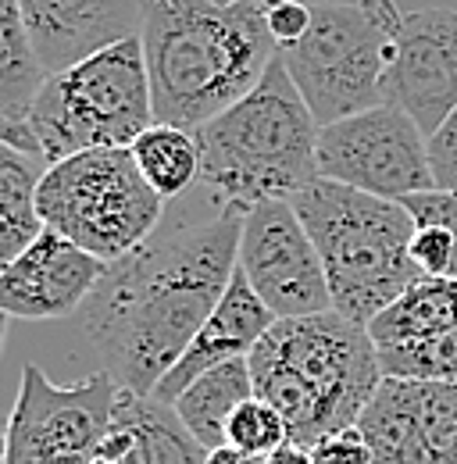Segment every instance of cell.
<instances>
[{
    "mask_svg": "<svg viewBox=\"0 0 457 464\" xmlns=\"http://www.w3.org/2000/svg\"><path fill=\"white\" fill-rule=\"evenodd\" d=\"M243 215L219 208L208 222L161 226L108 265L79 311V329L122 390L151 397L215 314L239 268Z\"/></svg>",
    "mask_w": 457,
    "mask_h": 464,
    "instance_id": "1",
    "label": "cell"
},
{
    "mask_svg": "<svg viewBox=\"0 0 457 464\" xmlns=\"http://www.w3.org/2000/svg\"><path fill=\"white\" fill-rule=\"evenodd\" d=\"M276 0H147L143 54L154 118L197 132L243 101L279 58L268 29Z\"/></svg>",
    "mask_w": 457,
    "mask_h": 464,
    "instance_id": "2",
    "label": "cell"
},
{
    "mask_svg": "<svg viewBox=\"0 0 457 464\" xmlns=\"http://www.w3.org/2000/svg\"><path fill=\"white\" fill-rule=\"evenodd\" d=\"M254 390L286 418L289 443L315 447L354 429L383 386L372 333L340 311L279 318L250 350Z\"/></svg>",
    "mask_w": 457,
    "mask_h": 464,
    "instance_id": "3",
    "label": "cell"
},
{
    "mask_svg": "<svg viewBox=\"0 0 457 464\" xmlns=\"http://www.w3.org/2000/svg\"><path fill=\"white\" fill-rule=\"evenodd\" d=\"M318 118L276 58L243 101L197 129L200 182L222 208L239 211L293 200L318 179Z\"/></svg>",
    "mask_w": 457,
    "mask_h": 464,
    "instance_id": "4",
    "label": "cell"
},
{
    "mask_svg": "<svg viewBox=\"0 0 457 464\" xmlns=\"http://www.w3.org/2000/svg\"><path fill=\"white\" fill-rule=\"evenodd\" d=\"M289 204L322 254L333 311L343 318L368 329L400 293L422 279L411 257L418 226L400 200H383L318 175Z\"/></svg>",
    "mask_w": 457,
    "mask_h": 464,
    "instance_id": "5",
    "label": "cell"
},
{
    "mask_svg": "<svg viewBox=\"0 0 457 464\" xmlns=\"http://www.w3.org/2000/svg\"><path fill=\"white\" fill-rule=\"evenodd\" d=\"M311 7L315 22L307 36L283 47L279 58L318 125L386 104L404 25L397 0H322Z\"/></svg>",
    "mask_w": 457,
    "mask_h": 464,
    "instance_id": "6",
    "label": "cell"
},
{
    "mask_svg": "<svg viewBox=\"0 0 457 464\" xmlns=\"http://www.w3.org/2000/svg\"><path fill=\"white\" fill-rule=\"evenodd\" d=\"M154 118V90L143 40L132 36L93 58L57 72L25 115L47 169L97 147H132Z\"/></svg>",
    "mask_w": 457,
    "mask_h": 464,
    "instance_id": "7",
    "label": "cell"
},
{
    "mask_svg": "<svg viewBox=\"0 0 457 464\" xmlns=\"http://www.w3.org/2000/svg\"><path fill=\"white\" fill-rule=\"evenodd\" d=\"M40 218L112 265L161 229L165 197L143 179L129 147H97L44 172Z\"/></svg>",
    "mask_w": 457,
    "mask_h": 464,
    "instance_id": "8",
    "label": "cell"
},
{
    "mask_svg": "<svg viewBox=\"0 0 457 464\" xmlns=\"http://www.w3.org/2000/svg\"><path fill=\"white\" fill-rule=\"evenodd\" d=\"M118 390L108 368L57 386L40 364H25L7 418L4 464H90L112 429Z\"/></svg>",
    "mask_w": 457,
    "mask_h": 464,
    "instance_id": "9",
    "label": "cell"
},
{
    "mask_svg": "<svg viewBox=\"0 0 457 464\" xmlns=\"http://www.w3.org/2000/svg\"><path fill=\"white\" fill-rule=\"evenodd\" d=\"M315 158L322 179L383 200H407L414 193L436 189L429 169V136L394 104L322 125Z\"/></svg>",
    "mask_w": 457,
    "mask_h": 464,
    "instance_id": "10",
    "label": "cell"
},
{
    "mask_svg": "<svg viewBox=\"0 0 457 464\" xmlns=\"http://www.w3.org/2000/svg\"><path fill=\"white\" fill-rule=\"evenodd\" d=\"M239 272L276 318L333 311L322 254L289 200H265L243 215Z\"/></svg>",
    "mask_w": 457,
    "mask_h": 464,
    "instance_id": "11",
    "label": "cell"
},
{
    "mask_svg": "<svg viewBox=\"0 0 457 464\" xmlns=\"http://www.w3.org/2000/svg\"><path fill=\"white\" fill-rule=\"evenodd\" d=\"M357 429L372 464H457V382L383 379Z\"/></svg>",
    "mask_w": 457,
    "mask_h": 464,
    "instance_id": "12",
    "label": "cell"
},
{
    "mask_svg": "<svg viewBox=\"0 0 457 464\" xmlns=\"http://www.w3.org/2000/svg\"><path fill=\"white\" fill-rule=\"evenodd\" d=\"M386 104L407 111L425 136L457 111V7L404 11Z\"/></svg>",
    "mask_w": 457,
    "mask_h": 464,
    "instance_id": "13",
    "label": "cell"
},
{
    "mask_svg": "<svg viewBox=\"0 0 457 464\" xmlns=\"http://www.w3.org/2000/svg\"><path fill=\"white\" fill-rule=\"evenodd\" d=\"M108 272V261L93 257L61 232L44 229L0 272V311L7 318H68L79 314Z\"/></svg>",
    "mask_w": 457,
    "mask_h": 464,
    "instance_id": "14",
    "label": "cell"
},
{
    "mask_svg": "<svg viewBox=\"0 0 457 464\" xmlns=\"http://www.w3.org/2000/svg\"><path fill=\"white\" fill-rule=\"evenodd\" d=\"M25 33L47 72H68L143 33L147 0H18Z\"/></svg>",
    "mask_w": 457,
    "mask_h": 464,
    "instance_id": "15",
    "label": "cell"
},
{
    "mask_svg": "<svg viewBox=\"0 0 457 464\" xmlns=\"http://www.w3.org/2000/svg\"><path fill=\"white\" fill-rule=\"evenodd\" d=\"M276 322L279 318L268 311V304L250 290L247 276L236 268L222 304L215 307V314L204 322V329L193 336V343L179 357V364L158 382V390L151 397L171 407L179 401V393L193 379H200L204 372H211V368H219L226 361H236V357H250V350L265 340V333Z\"/></svg>",
    "mask_w": 457,
    "mask_h": 464,
    "instance_id": "16",
    "label": "cell"
},
{
    "mask_svg": "<svg viewBox=\"0 0 457 464\" xmlns=\"http://www.w3.org/2000/svg\"><path fill=\"white\" fill-rule=\"evenodd\" d=\"M104 447H112L125 464L208 461V450L193 440V432L182 425L175 407L161 404L154 397H143V393H132V390H118Z\"/></svg>",
    "mask_w": 457,
    "mask_h": 464,
    "instance_id": "17",
    "label": "cell"
},
{
    "mask_svg": "<svg viewBox=\"0 0 457 464\" xmlns=\"http://www.w3.org/2000/svg\"><path fill=\"white\" fill-rule=\"evenodd\" d=\"M250 397H258L250 357H236V361L204 372L200 379H193L171 407L182 418V425L193 432V440L204 450H215V447H226L228 418Z\"/></svg>",
    "mask_w": 457,
    "mask_h": 464,
    "instance_id": "18",
    "label": "cell"
},
{
    "mask_svg": "<svg viewBox=\"0 0 457 464\" xmlns=\"http://www.w3.org/2000/svg\"><path fill=\"white\" fill-rule=\"evenodd\" d=\"M457 329V279L422 276L368 325L375 347L425 343Z\"/></svg>",
    "mask_w": 457,
    "mask_h": 464,
    "instance_id": "19",
    "label": "cell"
},
{
    "mask_svg": "<svg viewBox=\"0 0 457 464\" xmlns=\"http://www.w3.org/2000/svg\"><path fill=\"white\" fill-rule=\"evenodd\" d=\"M44 172H47L44 158L22 154L15 147H0V265H11L47 229L40 218Z\"/></svg>",
    "mask_w": 457,
    "mask_h": 464,
    "instance_id": "20",
    "label": "cell"
},
{
    "mask_svg": "<svg viewBox=\"0 0 457 464\" xmlns=\"http://www.w3.org/2000/svg\"><path fill=\"white\" fill-rule=\"evenodd\" d=\"M51 72L40 61L18 0H0V125H22Z\"/></svg>",
    "mask_w": 457,
    "mask_h": 464,
    "instance_id": "21",
    "label": "cell"
},
{
    "mask_svg": "<svg viewBox=\"0 0 457 464\" xmlns=\"http://www.w3.org/2000/svg\"><path fill=\"white\" fill-rule=\"evenodd\" d=\"M129 150H132L143 179L165 200L186 193L200 179V143H197V132H190V129L154 121L151 129H143L136 136V143Z\"/></svg>",
    "mask_w": 457,
    "mask_h": 464,
    "instance_id": "22",
    "label": "cell"
},
{
    "mask_svg": "<svg viewBox=\"0 0 457 464\" xmlns=\"http://www.w3.org/2000/svg\"><path fill=\"white\" fill-rule=\"evenodd\" d=\"M383 379H418V382H457V329L425 343L379 347Z\"/></svg>",
    "mask_w": 457,
    "mask_h": 464,
    "instance_id": "23",
    "label": "cell"
},
{
    "mask_svg": "<svg viewBox=\"0 0 457 464\" xmlns=\"http://www.w3.org/2000/svg\"><path fill=\"white\" fill-rule=\"evenodd\" d=\"M226 443L247 450V454L268 458V454H276L279 447L289 443V429H286V418L268 401L250 397L247 404L228 418Z\"/></svg>",
    "mask_w": 457,
    "mask_h": 464,
    "instance_id": "24",
    "label": "cell"
},
{
    "mask_svg": "<svg viewBox=\"0 0 457 464\" xmlns=\"http://www.w3.org/2000/svg\"><path fill=\"white\" fill-rule=\"evenodd\" d=\"M414 226H443L454 236V268H451V279H457V193L451 189H425V193H414L407 200H400Z\"/></svg>",
    "mask_w": 457,
    "mask_h": 464,
    "instance_id": "25",
    "label": "cell"
},
{
    "mask_svg": "<svg viewBox=\"0 0 457 464\" xmlns=\"http://www.w3.org/2000/svg\"><path fill=\"white\" fill-rule=\"evenodd\" d=\"M411 257L422 276H451L454 268V236L443 226H418L411 239Z\"/></svg>",
    "mask_w": 457,
    "mask_h": 464,
    "instance_id": "26",
    "label": "cell"
},
{
    "mask_svg": "<svg viewBox=\"0 0 457 464\" xmlns=\"http://www.w3.org/2000/svg\"><path fill=\"white\" fill-rule=\"evenodd\" d=\"M429 169L436 189L457 193V111H451L443 125L429 136Z\"/></svg>",
    "mask_w": 457,
    "mask_h": 464,
    "instance_id": "27",
    "label": "cell"
},
{
    "mask_svg": "<svg viewBox=\"0 0 457 464\" xmlns=\"http://www.w3.org/2000/svg\"><path fill=\"white\" fill-rule=\"evenodd\" d=\"M311 22H315V7L304 0H276L268 11V29H272V40L279 44V51L300 44L307 36Z\"/></svg>",
    "mask_w": 457,
    "mask_h": 464,
    "instance_id": "28",
    "label": "cell"
},
{
    "mask_svg": "<svg viewBox=\"0 0 457 464\" xmlns=\"http://www.w3.org/2000/svg\"><path fill=\"white\" fill-rule=\"evenodd\" d=\"M311 464H372V450L361 429H343L311 447Z\"/></svg>",
    "mask_w": 457,
    "mask_h": 464,
    "instance_id": "29",
    "label": "cell"
},
{
    "mask_svg": "<svg viewBox=\"0 0 457 464\" xmlns=\"http://www.w3.org/2000/svg\"><path fill=\"white\" fill-rule=\"evenodd\" d=\"M204 464H265V458H258V454H247V450H239V447H215V450H208V461Z\"/></svg>",
    "mask_w": 457,
    "mask_h": 464,
    "instance_id": "30",
    "label": "cell"
},
{
    "mask_svg": "<svg viewBox=\"0 0 457 464\" xmlns=\"http://www.w3.org/2000/svg\"><path fill=\"white\" fill-rule=\"evenodd\" d=\"M265 464H311V450L300 447V443H286L276 454H268Z\"/></svg>",
    "mask_w": 457,
    "mask_h": 464,
    "instance_id": "31",
    "label": "cell"
},
{
    "mask_svg": "<svg viewBox=\"0 0 457 464\" xmlns=\"http://www.w3.org/2000/svg\"><path fill=\"white\" fill-rule=\"evenodd\" d=\"M215 4H236V0H215Z\"/></svg>",
    "mask_w": 457,
    "mask_h": 464,
    "instance_id": "32",
    "label": "cell"
}]
</instances>
